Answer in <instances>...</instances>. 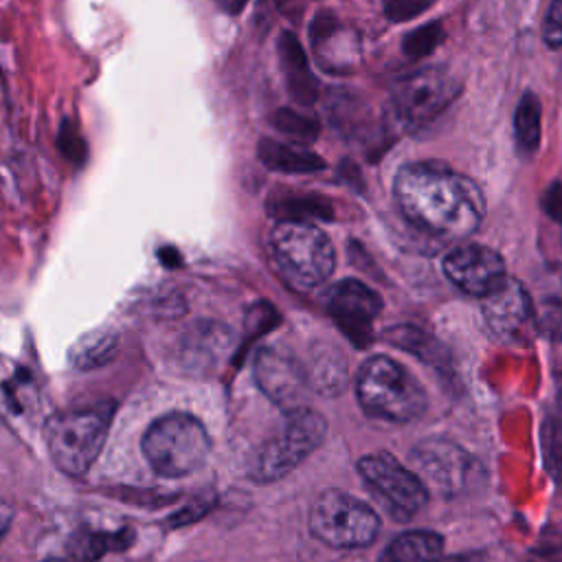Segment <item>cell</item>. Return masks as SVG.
Masks as SVG:
<instances>
[{
	"mask_svg": "<svg viewBox=\"0 0 562 562\" xmlns=\"http://www.w3.org/2000/svg\"><path fill=\"white\" fill-rule=\"evenodd\" d=\"M257 156L270 171L279 173H314L327 167V162L318 154L274 138H261Z\"/></svg>",
	"mask_w": 562,
	"mask_h": 562,
	"instance_id": "ac0fdd59",
	"label": "cell"
},
{
	"mask_svg": "<svg viewBox=\"0 0 562 562\" xmlns=\"http://www.w3.org/2000/svg\"><path fill=\"white\" fill-rule=\"evenodd\" d=\"M268 213L277 222H310V220H331L334 209L327 198L303 193V195H283L268 200Z\"/></svg>",
	"mask_w": 562,
	"mask_h": 562,
	"instance_id": "ffe728a7",
	"label": "cell"
},
{
	"mask_svg": "<svg viewBox=\"0 0 562 562\" xmlns=\"http://www.w3.org/2000/svg\"><path fill=\"white\" fill-rule=\"evenodd\" d=\"M11 520H13V507L9 503L0 501V538L7 533Z\"/></svg>",
	"mask_w": 562,
	"mask_h": 562,
	"instance_id": "836d02e7",
	"label": "cell"
},
{
	"mask_svg": "<svg viewBox=\"0 0 562 562\" xmlns=\"http://www.w3.org/2000/svg\"><path fill=\"white\" fill-rule=\"evenodd\" d=\"M277 55L290 97L301 105H312L318 97V81L299 37L290 31H281L277 40Z\"/></svg>",
	"mask_w": 562,
	"mask_h": 562,
	"instance_id": "2e32d148",
	"label": "cell"
},
{
	"mask_svg": "<svg viewBox=\"0 0 562 562\" xmlns=\"http://www.w3.org/2000/svg\"><path fill=\"white\" fill-rule=\"evenodd\" d=\"M542 40L549 48H562V0H553L542 24Z\"/></svg>",
	"mask_w": 562,
	"mask_h": 562,
	"instance_id": "f546056e",
	"label": "cell"
},
{
	"mask_svg": "<svg viewBox=\"0 0 562 562\" xmlns=\"http://www.w3.org/2000/svg\"><path fill=\"white\" fill-rule=\"evenodd\" d=\"M325 432L327 424L321 413L307 406L285 411L277 432L257 448L248 470L250 479L257 483L283 479L321 446Z\"/></svg>",
	"mask_w": 562,
	"mask_h": 562,
	"instance_id": "8992f818",
	"label": "cell"
},
{
	"mask_svg": "<svg viewBox=\"0 0 562 562\" xmlns=\"http://www.w3.org/2000/svg\"><path fill=\"white\" fill-rule=\"evenodd\" d=\"M268 248L279 272L296 288H316L329 279L336 252L329 237L310 222H277Z\"/></svg>",
	"mask_w": 562,
	"mask_h": 562,
	"instance_id": "5b68a950",
	"label": "cell"
},
{
	"mask_svg": "<svg viewBox=\"0 0 562 562\" xmlns=\"http://www.w3.org/2000/svg\"><path fill=\"white\" fill-rule=\"evenodd\" d=\"M443 272L459 290L481 299L507 277L503 257L481 244H465L450 250L443 259Z\"/></svg>",
	"mask_w": 562,
	"mask_h": 562,
	"instance_id": "4fadbf2b",
	"label": "cell"
},
{
	"mask_svg": "<svg viewBox=\"0 0 562 562\" xmlns=\"http://www.w3.org/2000/svg\"><path fill=\"white\" fill-rule=\"evenodd\" d=\"M435 0H382L384 15L391 22H408L432 7Z\"/></svg>",
	"mask_w": 562,
	"mask_h": 562,
	"instance_id": "83f0119b",
	"label": "cell"
},
{
	"mask_svg": "<svg viewBox=\"0 0 562 562\" xmlns=\"http://www.w3.org/2000/svg\"><path fill=\"white\" fill-rule=\"evenodd\" d=\"M540 130H542V108L533 92H525L516 114H514V136L518 151L531 156L540 145Z\"/></svg>",
	"mask_w": 562,
	"mask_h": 562,
	"instance_id": "7402d4cb",
	"label": "cell"
},
{
	"mask_svg": "<svg viewBox=\"0 0 562 562\" xmlns=\"http://www.w3.org/2000/svg\"><path fill=\"white\" fill-rule=\"evenodd\" d=\"M272 127L277 132H281L283 136H288L290 140H296V143H312L318 138V121L307 116V114H301L292 108H279L272 119H270Z\"/></svg>",
	"mask_w": 562,
	"mask_h": 562,
	"instance_id": "d4e9b609",
	"label": "cell"
},
{
	"mask_svg": "<svg viewBox=\"0 0 562 562\" xmlns=\"http://www.w3.org/2000/svg\"><path fill=\"white\" fill-rule=\"evenodd\" d=\"M393 198L408 224L441 239L472 235L485 215L481 189L437 162L404 165L393 180Z\"/></svg>",
	"mask_w": 562,
	"mask_h": 562,
	"instance_id": "6da1fadb",
	"label": "cell"
},
{
	"mask_svg": "<svg viewBox=\"0 0 562 562\" xmlns=\"http://www.w3.org/2000/svg\"><path fill=\"white\" fill-rule=\"evenodd\" d=\"M542 209L549 217L562 224V184L553 182L542 195Z\"/></svg>",
	"mask_w": 562,
	"mask_h": 562,
	"instance_id": "4dcf8cb0",
	"label": "cell"
},
{
	"mask_svg": "<svg viewBox=\"0 0 562 562\" xmlns=\"http://www.w3.org/2000/svg\"><path fill=\"white\" fill-rule=\"evenodd\" d=\"M112 415L110 400L53 415L46 424V448L55 465L68 476H83L105 443Z\"/></svg>",
	"mask_w": 562,
	"mask_h": 562,
	"instance_id": "3957f363",
	"label": "cell"
},
{
	"mask_svg": "<svg viewBox=\"0 0 562 562\" xmlns=\"http://www.w3.org/2000/svg\"><path fill=\"white\" fill-rule=\"evenodd\" d=\"M255 380L259 389L283 411L303 406L305 373L294 358L281 353L279 349H261L255 358Z\"/></svg>",
	"mask_w": 562,
	"mask_h": 562,
	"instance_id": "5bb4252c",
	"label": "cell"
},
{
	"mask_svg": "<svg viewBox=\"0 0 562 562\" xmlns=\"http://www.w3.org/2000/svg\"><path fill=\"white\" fill-rule=\"evenodd\" d=\"M529 296L538 331L553 340H562V263L540 272Z\"/></svg>",
	"mask_w": 562,
	"mask_h": 562,
	"instance_id": "e0dca14e",
	"label": "cell"
},
{
	"mask_svg": "<svg viewBox=\"0 0 562 562\" xmlns=\"http://www.w3.org/2000/svg\"><path fill=\"white\" fill-rule=\"evenodd\" d=\"M211 505H213V501H204V498H202V501H198V503L189 505L184 512H178V514H176V516H173L169 522H171V525L191 522V520H189V518H191V516H189L191 512H193V516H195V518H200L204 512H209V509H211Z\"/></svg>",
	"mask_w": 562,
	"mask_h": 562,
	"instance_id": "1f68e13d",
	"label": "cell"
},
{
	"mask_svg": "<svg viewBox=\"0 0 562 562\" xmlns=\"http://www.w3.org/2000/svg\"><path fill=\"white\" fill-rule=\"evenodd\" d=\"M362 411L391 424H408L426 411V391L400 362L389 356L369 358L356 378Z\"/></svg>",
	"mask_w": 562,
	"mask_h": 562,
	"instance_id": "7a4b0ae2",
	"label": "cell"
},
{
	"mask_svg": "<svg viewBox=\"0 0 562 562\" xmlns=\"http://www.w3.org/2000/svg\"><path fill=\"white\" fill-rule=\"evenodd\" d=\"M443 551V538L435 531H406L391 540L380 562H437Z\"/></svg>",
	"mask_w": 562,
	"mask_h": 562,
	"instance_id": "d6986e66",
	"label": "cell"
},
{
	"mask_svg": "<svg viewBox=\"0 0 562 562\" xmlns=\"http://www.w3.org/2000/svg\"><path fill=\"white\" fill-rule=\"evenodd\" d=\"M277 323H279V314H277L274 305H270L266 301H259V303L250 305L248 316H246V327H248V336L250 338L268 331Z\"/></svg>",
	"mask_w": 562,
	"mask_h": 562,
	"instance_id": "f1b7e54d",
	"label": "cell"
},
{
	"mask_svg": "<svg viewBox=\"0 0 562 562\" xmlns=\"http://www.w3.org/2000/svg\"><path fill=\"white\" fill-rule=\"evenodd\" d=\"M542 454L551 479L562 487V393L553 400L542 422Z\"/></svg>",
	"mask_w": 562,
	"mask_h": 562,
	"instance_id": "603a6c76",
	"label": "cell"
},
{
	"mask_svg": "<svg viewBox=\"0 0 562 562\" xmlns=\"http://www.w3.org/2000/svg\"><path fill=\"white\" fill-rule=\"evenodd\" d=\"M0 83H2V70H0Z\"/></svg>",
	"mask_w": 562,
	"mask_h": 562,
	"instance_id": "8d00e7d4",
	"label": "cell"
},
{
	"mask_svg": "<svg viewBox=\"0 0 562 562\" xmlns=\"http://www.w3.org/2000/svg\"><path fill=\"white\" fill-rule=\"evenodd\" d=\"M490 331L505 345H527L536 334V318L529 290L512 277H505L481 303Z\"/></svg>",
	"mask_w": 562,
	"mask_h": 562,
	"instance_id": "30bf717a",
	"label": "cell"
},
{
	"mask_svg": "<svg viewBox=\"0 0 562 562\" xmlns=\"http://www.w3.org/2000/svg\"><path fill=\"white\" fill-rule=\"evenodd\" d=\"M140 448L156 474L178 479L202 468L211 452V437L198 417L176 411L151 422Z\"/></svg>",
	"mask_w": 562,
	"mask_h": 562,
	"instance_id": "277c9868",
	"label": "cell"
},
{
	"mask_svg": "<svg viewBox=\"0 0 562 562\" xmlns=\"http://www.w3.org/2000/svg\"><path fill=\"white\" fill-rule=\"evenodd\" d=\"M114 353H116V336L114 334H103V331L97 334L94 331V334L81 338L72 347L70 360L79 369H92V367L105 364Z\"/></svg>",
	"mask_w": 562,
	"mask_h": 562,
	"instance_id": "cb8c5ba5",
	"label": "cell"
},
{
	"mask_svg": "<svg viewBox=\"0 0 562 562\" xmlns=\"http://www.w3.org/2000/svg\"><path fill=\"white\" fill-rule=\"evenodd\" d=\"M158 257H160V261H162L167 268H178V266H182V257H180V255H178V250H176V248H171V246L160 248Z\"/></svg>",
	"mask_w": 562,
	"mask_h": 562,
	"instance_id": "d6a6232c",
	"label": "cell"
},
{
	"mask_svg": "<svg viewBox=\"0 0 562 562\" xmlns=\"http://www.w3.org/2000/svg\"><path fill=\"white\" fill-rule=\"evenodd\" d=\"M310 531L336 549L367 547L380 531L378 514L356 496L340 490H325L310 509Z\"/></svg>",
	"mask_w": 562,
	"mask_h": 562,
	"instance_id": "52a82bcc",
	"label": "cell"
},
{
	"mask_svg": "<svg viewBox=\"0 0 562 562\" xmlns=\"http://www.w3.org/2000/svg\"><path fill=\"white\" fill-rule=\"evenodd\" d=\"M217 2L222 4V9H224L226 13L237 15V13H241V11H244V7H246V2H248V0H217Z\"/></svg>",
	"mask_w": 562,
	"mask_h": 562,
	"instance_id": "e575fe53",
	"label": "cell"
},
{
	"mask_svg": "<svg viewBox=\"0 0 562 562\" xmlns=\"http://www.w3.org/2000/svg\"><path fill=\"white\" fill-rule=\"evenodd\" d=\"M233 347V331L224 323L200 321L182 336L180 356L184 369L193 373L213 371Z\"/></svg>",
	"mask_w": 562,
	"mask_h": 562,
	"instance_id": "9a60e30c",
	"label": "cell"
},
{
	"mask_svg": "<svg viewBox=\"0 0 562 562\" xmlns=\"http://www.w3.org/2000/svg\"><path fill=\"white\" fill-rule=\"evenodd\" d=\"M417 476L443 494H457L474 479L476 461L457 443L446 439H426L413 448Z\"/></svg>",
	"mask_w": 562,
	"mask_h": 562,
	"instance_id": "7c38bea8",
	"label": "cell"
},
{
	"mask_svg": "<svg viewBox=\"0 0 562 562\" xmlns=\"http://www.w3.org/2000/svg\"><path fill=\"white\" fill-rule=\"evenodd\" d=\"M441 40H443L441 22H428V24L406 33V37L402 40V50L406 53V57L419 59V57L430 55L441 44Z\"/></svg>",
	"mask_w": 562,
	"mask_h": 562,
	"instance_id": "484cf974",
	"label": "cell"
},
{
	"mask_svg": "<svg viewBox=\"0 0 562 562\" xmlns=\"http://www.w3.org/2000/svg\"><path fill=\"white\" fill-rule=\"evenodd\" d=\"M134 540V531H77L68 544V553L77 562H97L110 551L125 549Z\"/></svg>",
	"mask_w": 562,
	"mask_h": 562,
	"instance_id": "44dd1931",
	"label": "cell"
},
{
	"mask_svg": "<svg viewBox=\"0 0 562 562\" xmlns=\"http://www.w3.org/2000/svg\"><path fill=\"white\" fill-rule=\"evenodd\" d=\"M358 472L395 520H411L428 501L426 483L417 472L406 470L389 452L362 457L358 461Z\"/></svg>",
	"mask_w": 562,
	"mask_h": 562,
	"instance_id": "9c48e42d",
	"label": "cell"
},
{
	"mask_svg": "<svg viewBox=\"0 0 562 562\" xmlns=\"http://www.w3.org/2000/svg\"><path fill=\"white\" fill-rule=\"evenodd\" d=\"M46 562H61V560H46Z\"/></svg>",
	"mask_w": 562,
	"mask_h": 562,
	"instance_id": "d590c367",
	"label": "cell"
},
{
	"mask_svg": "<svg viewBox=\"0 0 562 562\" xmlns=\"http://www.w3.org/2000/svg\"><path fill=\"white\" fill-rule=\"evenodd\" d=\"M327 312L338 329L356 345L367 347L373 338V321L382 312V299L358 279H342L327 292Z\"/></svg>",
	"mask_w": 562,
	"mask_h": 562,
	"instance_id": "8fae6325",
	"label": "cell"
},
{
	"mask_svg": "<svg viewBox=\"0 0 562 562\" xmlns=\"http://www.w3.org/2000/svg\"><path fill=\"white\" fill-rule=\"evenodd\" d=\"M459 92L457 79L437 66L413 70L391 88L393 110L406 130H419L435 121Z\"/></svg>",
	"mask_w": 562,
	"mask_h": 562,
	"instance_id": "ba28073f",
	"label": "cell"
},
{
	"mask_svg": "<svg viewBox=\"0 0 562 562\" xmlns=\"http://www.w3.org/2000/svg\"><path fill=\"white\" fill-rule=\"evenodd\" d=\"M57 147H59V154L77 167H81L88 158V145H86V140H83V136H81V132H79V127L72 119L61 121L59 136H57Z\"/></svg>",
	"mask_w": 562,
	"mask_h": 562,
	"instance_id": "4316f807",
	"label": "cell"
}]
</instances>
